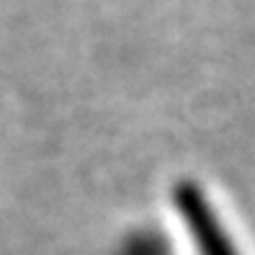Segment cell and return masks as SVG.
<instances>
[{
  "label": "cell",
  "mask_w": 255,
  "mask_h": 255,
  "mask_svg": "<svg viewBox=\"0 0 255 255\" xmlns=\"http://www.w3.org/2000/svg\"><path fill=\"white\" fill-rule=\"evenodd\" d=\"M175 204L193 237V245L199 248V255H240L199 186L181 183L175 191Z\"/></svg>",
  "instance_id": "6da1fadb"
}]
</instances>
